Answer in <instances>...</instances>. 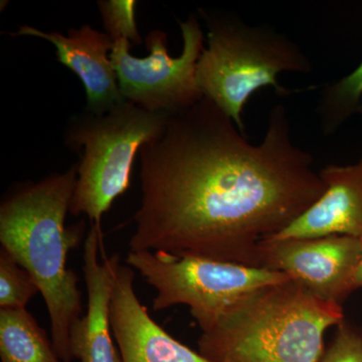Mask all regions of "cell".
Segmentation results:
<instances>
[{
    "instance_id": "cell-3",
    "label": "cell",
    "mask_w": 362,
    "mask_h": 362,
    "mask_svg": "<svg viewBox=\"0 0 362 362\" xmlns=\"http://www.w3.org/2000/svg\"><path fill=\"white\" fill-rule=\"evenodd\" d=\"M341 305L291 279L247 295L199 339L211 362H321L324 334L344 320Z\"/></svg>"
},
{
    "instance_id": "cell-8",
    "label": "cell",
    "mask_w": 362,
    "mask_h": 362,
    "mask_svg": "<svg viewBox=\"0 0 362 362\" xmlns=\"http://www.w3.org/2000/svg\"><path fill=\"white\" fill-rule=\"evenodd\" d=\"M361 252L362 238L350 235L264 240L256 268L280 272L324 301L342 306L354 293Z\"/></svg>"
},
{
    "instance_id": "cell-12",
    "label": "cell",
    "mask_w": 362,
    "mask_h": 362,
    "mask_svg": "<svg viewBox=\"0 0 362 362\" xmlns=\"http://www.w3.org/2000/svg\"><path fill=\"white\" fill-rule=\"evenodd\" d=\"M101 247V226L92 225L83 254L87 312L71 334V354L80 362H122L111 325V270L104 252L103 262H100Z\"/></svg>"
},
{
    "instance_id": "cell-11",
    "label": "cell",
    "mask_w": 362,
    "mask_h": 362,
    "mask_svg": "<svg viewBox=\"0 0 362 362\" xmlns=\"http://www.w3.org/2000/svg\"><path fill=\"white\" fill-rule=\"evenodd\" d=\"M326 190L296 220L266 240L362 238V158L349 165L330 164L319 171Z\"/></svg>"
},
{
    "instance_id": "cell-15",
    "label": "cell",
    "mask_w": 362,
    "mask_h": 362,
    "mask_svg": "<svg viewBox=\"0 0 362 362\" xmlns=\"http://www.w3.org/2000/svg\"><path fill=\"white\" fill-rule=\"evenodd\" d=\"M135 0H101L98 1L105 33L113 42L128 40L131 45L141 44L142 39L136 25Z\"/></svg>"
},
{
    "instance_id": "cell-16",
    "label": "cell",
    "mask_w": 362,
    "mask_h": 362,
    "mask_svg": "<svg viewBox=\"0 0 362 362\" xmlns=\"http://www.w3.org/2000/svg\"><path fill=\"white\" fill-rule=\"evenodd\" d=\"M321 362H362V325L345 318L337 326Z\"/></svg>"
},
{
    "instance_id": "cell-2",
    "label": "cell",
    "mask_w": 362,
    "mask_h": 362,
    "mask_svg": "<svg viewBox=\"0 0 362 362\" xmlns=\"http://www.w3.org/2000/svg\"><path fill=\"white\" fill-rule=\"evenodd\" d=\"M77 175L74 164L23 185L0 206L1 247L37 283L49 312L52 346L63 362L73 361L71 334L83 317L78 276L66 266L86 228L83 221L66 226Z\"/></svg>"
},
{
    "instance_id": "cell-17",
    "label": "cell",
    "mask_w": 362,
    "mask_h": 362,
    "mask_svg": "<svg viewBox=\"0 0 362 362\" xmlns=\"http://www.w3.org/2000/svg\"><path fill=\"white\" fill-rule=\"evenodd\" d=\"M362 288V252L358 265H357L356 274H354V281H352V289L354 292L357 289Z\"/></svg>"
},
{
    "instance_id": "cell-10",
    "label": "cell",
    "mask_w": 362,
    "mask_h": 362,
    "mask_svg": "<svg viewBox=\"0 0 362 362\" xmlns=\"http://www.w3.org/2000/svg\"><path fill=\"white\" fill-rule=\"evenodd\" d=\"M11 35L40 37L56 47L59 63L73 71L84 85L87 99L85 111L103 114L125 101L110 57L114 42L106 33L89 25L70 28L66 35L21 25Z\"/></svg>"
},
{
    "instance_id": "cell-6",
    "label": "cell",
    "mask_w": 362,
    "mask_h": 362,
    "mask_svg": "<svg viewBox=\"0 0 362 362\" xmlns=\"http://www.w3.org/2000/svg\"><path fill=\"white\" fill-rule=\"evenodd\" d=\"M126 263L156 289L153 309L185 305L202 332L251 293L288 280L280 272L165 252H129Z\"/></svg>"
},
{
    "instance_id": "cell-14",
    "label": "cell",
    "mask_w": 362,
    "mask_h": 362,
    "mask_svg": "<svg viewBox=\"0 0 362 362\" xmlns=\"http://www.w3.org/2000/svg\"><path fill=\"white\" fill-rule=\"evenodd\" d=\"M40 292L33 276L4 249H0V307L26 309Z\"/></svg>"
},
{
    "instance_id": "cell-7",
    "label": "cell",
    "mask_w": 362,
    "mask_h": 362,
    "mask_svg": "<svg viewBox=\"0 0 362 362\" xmlns=\"http://www.w3.org/2000/svg\"><path fill=\"white\" fill-rule=\"evenodd\" d=\"M178 23L183 49L177 58L169 56L168 35L159 30L145 37L149 52L145 58L131 54L129 40L114 42L110 57L126 101L153 113L173 114L204 97L197 82V63L204 49L201 23L194 13Z\"/></svg>"
},
{
    "instance_id": "cell-4",
    "label": "cell",
    "mask_w": 362,
    "mask_h": 362,
    "mask_svg": "<svg viewBox=\"0 0 362 362\" xmlns=\"http://www.w3.org/2000/svg\"><path fill=\"white\" fill-rule=\"evenodd\" d=\"M199 11L206 23L207 47L197 63V85L247 136L242 112L250 97L264 87H273L280 96L289 94L279 84V74L310 73V59L272 28L247 25L230 13Z\"/></svg>"
},
{
    "instance_id": "cell-1",
    "label": "cell",
    "mask_w": 362,
    "mask_h": 362,
    "mask_svg": "<svg viewBox=\"0 0 362 362\" xmlns=\"http://www.w3.org/2000/svg\"><path fill=\"white\" fill-rule=\"evenodd\" d=\"M140 206L130 252H165L256 267L259 244L318 201L326 185L293 142L287 109L274 106L252 144L206 97L168 114L143 145Z\"/></svg>"
},
{
    "instance_id": "cell-18",
    "label": "cell",
    "mask_w": 362,
    "mask_h": 362,
    "mask_svg": "<svg viewBox=\"0 0 362 362\" xmlns=\"http://www.w3.org/2000/svg\"><path fill=\"white\" fill-rule=\"evenodd\" d=\"M358 112H361L362 115V106L359 107Z\"/></svg>"
},
{
    "instance_id": "cell-5",
    "label": "cell",
    "mask_w": 362,
    "mask_h": 362,
    "mask_svg": "<svg viewBox=\"0 0 362 362\" xmlns=\"http://www.w3.org/2000/svg\"><path fill=\"white\" fill-rule=\"evenodd\" d=\"M168 118L125 100L106 113L84 111L71 119L65 143L81 156L71 216L85 214L92 225L101 226L105 213L129 187L140 149L161 134Z\"/></svg>"
},
{
    "instance_id": "cell-9",
    "label": "cell",
    "mask_w": 362,
    "mask_h": 362,
    "mask_svg": "<svg viewBox=\"0 0 362 362\" xmlns=\"http://www.w3.org/2000/svg\"><path fill=\"white\" fill-rule=\"evenodd\" d=\"M112 276V330L122 362H211L169 335L136 295L134 270L106 257Z\"/></svg>"
},
{
    "instance_id": "cell-13",
    "label": "cell",
    "mask_w": 362,
    "mask_h": 362,
    "mask_svg": "<svg viewBox=\"0 0 362 362\" xmlns=\"http://www.w3.org/2000/svg\"><path fill=\"white\" fill-rule=\"evenodd\" d=\"M1 362H63L47 332L26 309L0 310Z\"/></svg>"
}]
</instances>
